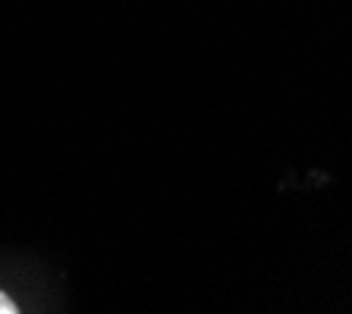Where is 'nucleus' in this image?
<instances>
[{
	"mask_svg": "<svg viewBox=\"0 0 352 314\" xmlns=\"http://www.w3.org/2000/svg\"><path fill=\"white\" fill-rule=\"evenodd\" d=\"M0 314H16V305L7 293H0Z\"/></svg>",
	"mask_w": 352,
	"mask_h": 314,
	"instance_id": "1",
	"label": "nucleus"
}]
</instances>
